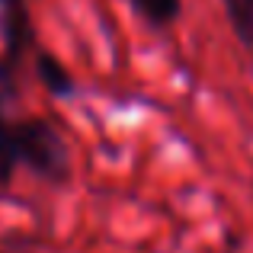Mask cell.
I'll return each mask as SVG.
<instances>
[{"instance_id":"5","label":"cell","mask_w":253,"mask_h":253,"mask_svg":"<svg viewBox=\"0 0 253 253\" xmlns=\"http://www.w3.org/2000/svg\"><path fill=\"white\" fill-rule=\"evenodd\" d=\"M128 3L154 29H167L183 16V0H128Z\"/></svg>"},{"instance_id":"6","label":"cell","mask_w":253,"mask_h":253,"mask_svg":"<svg viewBox=\"0 0 253 253\" xmlns=\"http://www.w3.org/2000/svg\"><path fill=\"white\" fill-rule=\"evenodd\" d=\"M221 6L237 42L253 48V0H221Z\"/></svg>"},{"instance_id":"2","label":"cell","mask_w":253,"mask_h":253,"mask_svg":"<svg viewBox=\"0 0 253 253\" xmlns=\"http://www.w3.org/2000/svg\"><path fill=\"white\" fill-rule=\"evenodd\" d=\"M0 51L19 68L26 55L39 51L29 0H0Z\"/></svg>"},{"instance_id":"4","label":"cell","mask_w":253,"mask_h":253,"mask_svg":"<svg viewBox=\"0 0 253 253\" xmlns=\"http://www.w3.org/2000/svg\"><path fill=\"white\" fill-rule=\"evenodd\" d=\"M19 170L16 161V138H13V119L6 116V103L0 99V189L13 183Z\"/></svg>"},{"instance_id":"1","label":"cell","mask_w":253,"mask_h":253,"mask_svg":"<svg viewBox=\"0 0 253 253\" xmlns=\"http://www.w3.org/2000/svg\"><path fill=\"white\" fill-rule=\"evenodd\" d=\"M13 138H16V161L45 186H68L74 176V154L71 141L64 138L61 125L45 116L13 119Z\"/></svg>"},{"instance_id":"3","label":"cell","mask_w":253,"mask_h":253,"mask_svg":"<svg viewBox=\"0 0 253 253\" xmlns=\"http://www.w3.org/2000/svg\"><path fill=\"white\" fill-rule=\"evenodd\" d=\"M36 77H39V84H42L55 99H71V96H77V81H74V74L64 68L61 58L51 55V51H45V48L36 51Z\"/></svg>"},{"instance_id":"7","label":"cell","mask_w":253,"mask_h":253,"mask_svg":"<svg viewBox=\"0 0 253 253\" xmlns=\"http://www.w3.org/2000/svg\"><path fill=\"white\" fill-rule=\"evenodd\" d=\"M19 71H23V68L13 64L10 58L0 51V99H3L6 106L19 96Z\"/></svg>"}]
</instances>
